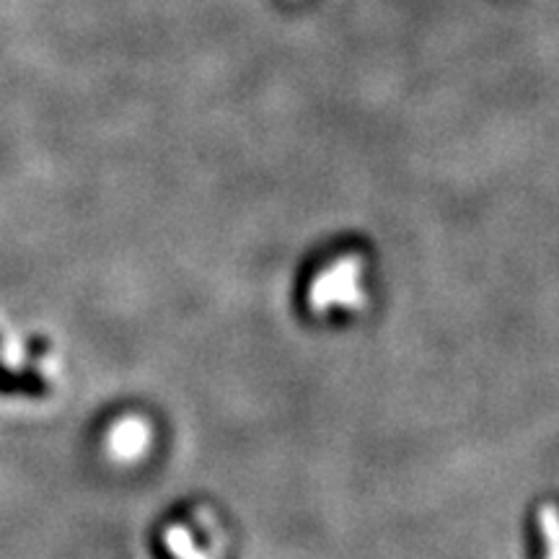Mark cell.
Listing matches in <instances>:
<instances>
[{
    "label": "cell",
    "instance_id": "cell-1",
    "mask_svg": "<svg viewBox=\"0 0 559 559\" xmlns=\"http://www.w3.org/2000/svg\"><path fill=\"white\" fill-rule=\"evenodd\" d=\"M109 446L117 453V459H132V456H138V453L148 446V425H143V422L135 420V417L122 420L120 425L112 430Z\"/></svg>",
    "mask_w": 559,
    "mask_h": 559
}]
</instances>
